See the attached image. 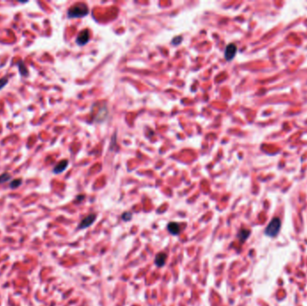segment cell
Instances as JSON below:
<instances>
[{"label":"cell","mask_w":307,"mask_h":306,"mask_svg":"<svg viewBox=\"0 0 307 306\" xmlns=\"http://www.w3.org/2000/svg\"><path fill=\"white\" fill-rule=\"evenodd\" d=\"M89 13L88 6L84 3H78L72 6L68 11V17L70 19L81 18L86 16Z\"/></svg>","instance_id":"obj_1"},{"label":"cell","mask_w":307,"mask_h":306,"mask_svg":"<svg viewBox=\"0 0 307 306\" xmlns=\"http://www.w3.org/2000/svg\"><path fill=\"white\" fill-rule=\"evenodd\" d=\"M280 227H281V220L278 217H275L270 221L267 228L265 229V234L270 237H274L278 233Z\"/></svg>","instance_id":"obj_2"},{"label":"cell","mask_w":307,"mask_h":306,"mask_svg":"<svg viewBox=\"0 0 307 306\" xmlns=\"http://www.w3.org/2000/svg\"><path fill=\"white\" fill-rule=\"evenodd\" d=\"M237 52V47L236 45L233 43L228 44L226 46V50H225V58L227 61H231L233 60V58L234 57L235 54Z\"/></svg>","instance_id":"obj_3"},{"label":"cell","mask_w":307,"mask_h":306,"mask_svg":"<svg viewBox=\"0 0 307 306\" xmlns=\"http://www.w3.org/2000/svg\"><path fill=\"white\" fill-rule=\"evenodd\" d=\"M96 219V216L94 214H90L88 215L87 216H85V218L82 220L80 222V224L78 225V229H85L87 228L90 225H92L94 223Z\"/></svg>","instance_id":"obj_4"},{"label":"cell","mask_w":307,"mask_h":306,"mask_svg":"<svg viewBox=\"0 0 307 306\" xmlns=\"http://www.w3.org/2000/svg\"><path fill=\"white\" fill-rule=\"evenodd\" d=\"M89 38H90V34H89V31L87 29H85L78 34V36L76 38L75 41L77 45L79 46H84L85 44L87 43L88 41H89Z\"/></svg>","instance_id":"obj_5"},{"label":"cell","mask_w":307,"mask_h":306,"mask_svg":"<svg viewBox=\"0 0 307 306\" xmlns=\"http://www.w3.org/2000/svg\"><path fill=\"white\" fill-rule=\"evenodd\" d=\"M68 165H69V161L68 160H62L54 167L53 172L54 173H60V172H64L66 169L68 168Z\"/></svg>","instance_id":"obj_6"},{"label":"cell","mask_w":307,"mask_h":306,"mask_svg":"<svg viewBox=\"0 0 307 306\" xmlns=\"http://www.w3.org/2000/svg\"><path fill=\"white\" fill-rule=\"evenodd\" d=\"M167 229L170 232V233H172L173 235H178L180 233V232H181L180 225L178 223H175V222H171L167 226Z\"/></svg>","instance_id":"obj_7"},{"label":"cell","mask_w":307,"mask_h":306,"mask_svg":"<svg viewBox=\"0 0 307 306\" xmlns=\"http://www.w3.org/2000/svg\"><path fill=\"white\" fill-rule=\"evenodd\" d=\"M166 259H167V255L165 253H163V252H160L156 256L155 263H156L157 267H163V265L165 264Z\"/></svg>","instance_id":"obj_8"},{"label":"cell","mask_w":307,"mask_h":306,"mask_svg":"<svg viewBox=\"0 0 307 306\" xmlns=\"http://www.w3.org/2000/svg\"><path fill=\"white\" fill-rule=\"evenodd\" d=\"M251 234V231L247 230V229H242L241 231L239 232L238 233V238L241 243H244L245 241L249 238Z\"/></svg>","instance_id":"obj_9"},{"label":"cell","mask_w":307,"mask_h":306,"mask_svg":"<svg viewBox=\"0 0 307 306\" xmlns=\"http://www.w3.org/2000/svg\"><path fill=\"white\" fill-rule=\"evenodd\" d=\"M18 68L20 75L22 76H27L28 75V69L26 68V66L25 65V63L23 60L19 61L18 62Z\"/></svg>","instance_id":"obj_10"},{"label":"cell","mask_w":307,"mask_h":306,"mask_svg":"<svg viewBox=\"0 0 307 306\" xmlns=\"http://www.w3.org/2000/svg\"><path fill=\"white\" fill-rule=\"evenodd\" d=\"M11 178H12V176L8 172H4V173L0 174V184H3L9 180H11Z\"/></svg>","instance_id":"obj_11"},{"label":"cell","mask_w":307,"mask_h":306,"mask_svg":"<svg viewBox=\"0 0 307 306\" xmlns=\"http://www.w3.org/2000/svg\"><path fill=\"white\" fill-rule=\"evenodd\" d=\"M22 184V179H15V180H13L10 184H9V187L11 189H16L18 188L20 185Z\"/></svg>","instance_id":"obj_12"},{"label":"cell","mask_w":307,"mask_h":306,"mask_svg":"<svg viewBox=\"0 0 307 306\" xmlns=\"http://www.w3.org/2000/svg\"><path fill=\"white\" fill-rule=\"evenodd\" d=\"M121 218L123 219L124 221H130V219L132 218V214L130 212H125L124 214H122Z\"/></svg>","instance_id":"obj_13"},{"label":"cell","mask_w":307,"mask_h":306,"mask_svg":"<svg viewBox=\"0 0 307 306\" xmlns=\"http://www.w3.org/2000/svg\"><path fill=\"white\" fill-rule=\"evenodd\" d=\"M7 84H8V78H7L6 76L3 77V78H1V79H0V90H2L3 88L6 86Z\"/></svg>","instance_id":"obj_14"},{"label":"cell","mask_w":307,"mask_h":306,"mask_svg":"<svg viewBox=\"0 0 307 306\" xmlns=\"http://www.w3.org/2000/svg\"><path fill=\"white\" fill-rule=\"evenodd\" d=\"M182 41V37H181V36H178V37L174 38V39L173 40V44L178 45V44L181 43V41Z\"/></svg>","instance_id":"obj_15"}]
</instances>
